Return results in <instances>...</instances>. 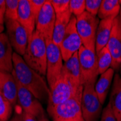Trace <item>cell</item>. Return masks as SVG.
<instances>
[{
	"instance_id": "cell-18",
	"label": "cell",
	"mask_w": 121,
	"mask_h": 121,
	"mask_svg": "<svg viewBox=\"0 0 121 121\" xmlns=\"http://www.w3.org/2000/svg\"><path fill=\"white\" fill-rule=\"evenodd\" d=\"M115 17H108L101 20L99 23L96 34V53L99 52L107 45L111 35L113 22Z\"/></svg>"
},
{
	"instance_id": "cell-22",
	"label": "cell",
	"mask_w": 121,
	"mask_h": 121,
	"mask_svg": "<svg viewBox=\"0 0 121 121\" xmlns=\"http://www.w3.org/2000/svg\"><path fill=\"white\" fill-rule=\"evenodd\" d=\"M121 7V1L118 0H103L98 13L99 19L116 17L119 15Z\"/></svg>"
},
{
	"instance_id": "cell-1",
	"label": "cell",
	"mask_w": 121,
	"mask_h": 121,
	"mask_svg": "<svg viewBox=\"0 0 121 121\" xmlns=\"http://www.w3.org/2000/svg\"><path fill=\"white\" fill-rule=\"evenodd\" d=\"M13 75L17 81L31 92L41 103H47L50 89L44 77L30 68L22 56L13 53Z\"/></svg>"
},
{
	"instance_id": "cell-5",
	"label": "cell",
	"mask_w": 121,
	"mask_h": 121,
	"mask_svg": "<svg viewBox=\"0 0 121 121\" xmlns=\"http://www.w3.org/2000/svg\"><path fill=\"white\" fill-rule=\"evenodd\" d=\"M94 86L88 84L83 86L81 105L85 121H99L102 114L103 104L99 99Z\"/></svg>"
},
{
	"instance_id": "cell-34",
	"label": "cell",
	"mask_w": 121,
	"mask_h": 121,
	"mask_svg": "<svg viewBox=\"0 0 121 121\" xmlns=\"http://www.w3.org/2000/svg\"><path fill=\"white\" fill-rule=\"evenodd\" d=\"M4 30V26H2V25H0V34H2V33H3Z\"/></svg>"
},
{
	"instance_id": "cell-15",
	"label": "cell",
	"mask_w": 121,
	"mask_h": 121,
	"mask_svg": "<svg viewBox=\"0 0 121 121\" xmlns=\"http://www.w3.org/2000/svg\"><path fill=\"white\" fill-rule=\"evenodd\" d=\"M13 53L6 33L0 34V73L13 72Z\"/></svg>"
},
{
	"instance_id": "cell-20",
	"label": "cell",
	"mask_w": 121,
	"mask_h": 121,
	"mask_svg": "<svg viewBox=\"0 0 121 121\" xmlns=\"http://www.w3.org/2000/svg\"><path fill=\"white\" fill-rule=\"evenodd\" d=\"M109 104L117 121H121V78L118 73L114 76Z\"/></svg>"
},
{
	"instance_id": "cell-27",
	"label": "cell",
	"mask_w": 121,
	"mask_h": 121,
	"mask_svg": "<svg viewBox=\"0 0 121 121\" xmlns=\"http://www.w3.org/2000/svg\"><path fill=\"white\" fill-rule=\"evenodd\" d=\"M56 15L66 13L70 9V0H51Z\"/></svg>"
},
{
	"instance_id": "cell-32",
	"label": "cell",
	"mask_w": 121,
	"mask_h": 121,
	"mask_svg": "<svg viewBox=\"0 0 121 121\" xmlns=\"http://www.w3.org/2000/svg\"><path fill=\"white\" fill-rule=\"evenodd\" d=\"M9 121H24L23 112H15V115L13 116V117L11 118V120Z\"/></svg>"
},
{
	"instance_id": "cell-8",
	"label": "cell",
	"mask_w": 121,
	"mask_h": 121,
	"mask_svg": "<svg viewBox=\"0 0 121 121\" xmlns=\"http://www.w3.org/2000/svg\"><path fill=\"white\" fill-rule=\"evenodd\" d=\"M47 43V75L46 78L50 88L54 84L61 75L63 68V59L59 46L54 43L52 40Z\"/></svg>"
},
{
	"instance_id": "cell-23",
	"label": "cell",
	"mask_w": 121,
	"mask_h": 121,
	"mask_svg": "<svg viewBox=\"0 0 121 121\" xmlns=\"http://www.w3.org/2000/svg\"><path fill=\"white\" fill-rule=\"evenodd\" d=\"M96 54L97 66L99 74L101 75L109 69L112 66V57L107 46Z\"/></svg>"
},
{
	"instance_id": "cell-24",
	"label": "cell",
	"mask_w": 121,
	"mask_h": 121,
	"mask_svg": "<svg viewBox=\"0 0 121 121\" xmlns=\"http://www.w3.org/2000/svg\"><path fill=\"white\" fill-rule=\"evenodd\" d=\"M12 105L0 91V121H7L13 113Z\"/></svg>"
},
{
	"instance_id": "cell-31",
	"label": "cell",
	"mask_w": 121,
	"mask_h": 121,
	"mask_svg": "<svg viewBox=\"0 0 121 121\" xmlns=\"http://www.w3.org/2000/svg\"><path fill=\"white\" fill-rule=\"evenodd\" d=\"M5 20V1L0 0V25L4 26Z\"/></svg>"
},
{
	"instance_id": "cell-3",
	"label": "cell",
	"mask_w": 121,
	"mask_h": 121,
	"mask_svg": "<svg viewBox=\"0 0 121 121\" xmlns=\"http://www.w3.org/2000/svg\"><path fill=\"white\" fill-rule=\"evenodd\" d=\"M49 89L50 94L47 102V110L73 98L81 99L83 94L75 89L68 77L62 70L57 81Z\"/></svg>"
},
{
	"instance_id": "cell-6",
	"label": "cell",
	"mask_w": 121,
	"mask_h": 121,
	"mask_svg": "<svg viewBox=\"0 0 121 121\" xmlns=\"http://www.w3.org/2000/svg\"><path fill=\"white\" fill-rule=\"evenodd\" d=\"M78 55L83 86L95 85L97 77L99 75L98 72L96 52L82 46L78 52Z\"/></svg>"
},
{
	"instance_id": "cell-10",
	"label": "cell",
	"mask_w": 121,
	"mask_h": 121,
	"mask_svg": "<svg viewBox=\"0 0 121 121\" xmlns=\"http://www.w3.org/2000/svg\"><path fill=\"white\" fill-rule=\"evenodd\" d=\"M82 46V41L76 29V17L72 15L60 45L63 61L68 60L74 54L78 52Z\"/></svg>"
},
{
	"instance_id": "cell-35",
	"label": "cell",
	"mask_w": 121,
	"mask_h": 121,
	"mask_svg": "<svg viewBox=\"0 0 121 121\" xmlns=\"http://www.w3.org/2000/svg\"><path fill=\"white\" fill-rule=\"evenodd\" d=\"M39 121H49V120L47 117H43V118L41 119V120H39Z\"/></svg>"
},
{
	"instance_id": "cell-12",
	"label": "cell",
	"mask_w": 121,
	"mask_h": 121,
	"mask_svg": "<svg viewBox=\"0 0 121 121\" xmlns=\"http://www.w3.org/2000/svg\"><path fill=\"white\" fill-rule=\"evenodd\" d=\"M55 21L56 14L51 1H47L36 18V31L39 33L45 41L52 40Z\"/></svg>"
},
{
	"instance_id": "cell-25",
	"label": "cell",
	"mask_w": 121,
	"mask_h": 121,
	"mask_svg": "<svg viewBox=\"0 0 121 121\" xmlns=\"http://www.w3.org/2000/svg\"><path fill=\"white\" fill-rule=\"evenodd\" d=\"M19 0L5 1V20H17Z\"/></svg>"
},
{
	"instance_id": "cell-30",
	"label": "cell",
	"mask_w": 121,
	"mask_h": 121,
	"mask_svg": "<svg viewBox=\"0 0 121 121\" xmlns=\"http://www.w3.org/2000/svg\"><path fill=\"white\" fill-rule=\"evenodd\" d=\"M100 121H117L115 115L112 113V109L109 104H108L103 109Z\"/></svg>"
},
{
	"instance_id": "cell-14",
	"label": "cell",
	"mask_w": 121,
	"mask_h": 121,
	"mask_svg": "<svg viewBox=\"0 0 121 121\" xmlns=\"http://www.w3.org/2000/svg\"><path fill=\"white\" fill-rule=\"evenodd\" d=\"M62 71L67 75L75 89L80 93H83V86L82 84L78 52L74 54L68 60L64 62Z\"/></svg>"
},
{
	"instance_id": "cell-16",
	"label": "cell",
	"mask_w": 121,
	"mask_h": 121,
	"mask_svg": "<svg viewBox=\"0 0 121 121\" xmlns=\"http://www.w3.org/2000/svg\"><path fill=\"white\" fill-rule=\"evenodd\" d=\"M17 21L26 29L30 39L36 30V19L31 12L28 0H19Z\"/></svg>"
},
{
	"instance_id": "cell-33",
	"label": "cell",
	"mask_w": 121,
	"mask_h": 121,
	"mask_svg": "<svg viewBox=\"0 0 121 121\" xmlns=\"http://www.w3.org/2000/svg\"><path fill=\"white\" fill-rule=\"evenodd\" d=\"M23 120L24 121H38L36 118L33 117L23 111Z\"/></svg>"
},
{
	"instance_id": "cell-4",
	"label": "cell",
	"mask_w": 121,
	"mask_h": 121,
	"mask_svg": "<svg viewBox=\"0 0 121 121\" xmlns=\"http://www.w3.org/2000/svg\"><path fill=\"white\" fill-rule=\"evenodd\" d=\"M99 21L98 17L91 15L86 11L76 17V29L83 46L95 52L96 34Z\"/></svg>"
},
{
	"instance_id": "cell-28",
	"label": "cell",
	"mask_w": 121,
	"mask_h": 121,
	"mask_svg": "<svg viewBox=\"0 0 121 121\" xmlns=\"http://www.w3.org/2000/svg\"><path fill=\"white\" fill-rule=\"evenodd\" d=\"M101 4V0H86V11L91 15L97 17Z\"/></svg>"
},
{
	"instance_id": "cell-2",
	"label": "cell",
	"mask_w": 121,
	"mask_h": 121,
	"mask_svg": "<svg viewBox=\"0 0 121 121\" xmlns=\"http://www.w3.org/2000/svg\"><path fill=\"white\" fill-rule=\"evenodd\" d=\"M23 58L30 68L42 76L47 75V43L39 33L35 30L30 38Z\"/></svg>"
},
{
	"instance_id": "cell-19",
	"label": "cell",
	"mask_w": 121,
	"mask_h": 121,
	"mask_svg": "<svg viewBox=\"0 0 121 121\" xmlns=\"http://www.w3.org/2000/svg\"><path fill=\"white\" fill-rule=\"evenodd\" d=\"M115 74V70L110 68L106 72L100 75V77L95 83V91L102 104H104L105 102L109 89L113 82Z\"/></svg>"
},
{
	"instance_id": "cell-37",
	"label": "cell",
	"mask_w": 121,
	"mask_h": 121,
	"mask_svg": "<svg viewBox=\"0 0 121 121\" xmlns=\"http://www.w3.org/2000/svg\"><path fill=\"white\" fill-rule=\"evenodd\" d=\"M119 16L121 17V7H120V13H119Z\"/></svg>"
},
{
	"instance_id": "cell-29",
	"label": "cell",
	"mask_w": 121,
	"mask_h": 121,
	"mask_svg": "<svg viewBox=\"0 0 121 121\" xmlns=\"http://www.w3.org/2000/svg\"><path fill=\"white\" fill-rule=\"evenodd\" d=\"M31 12L36 19L37 18L43 6L46 3V0H28Z\"/></svg>"
},
{
	"instance_id": "cell-7",
	"label": "cell",
	"mask_w": 121,
	"mask_h": 121,
	"mask_svg": "<svg viewBox=\"0 0 121 121\" xmlns=\"http://www.w3.org/2000/svg\"><path fill=\"white\" fill-rule=\"evenodd\" d=\"M81 99L73 98L50 109L47 112L53 121H85L81 105Z\"/></svg>"
},
{
	"instance_id": "cell-17",
	"label": "cell",
	"mask_w": 121,
	"mask_h": 121,
	"mask_svg": "<svg viewBox=\"0 0 121 121\" xmlns=\"http://www.w3.org/2000/svg\"><path fill=\"white\" fill-rule=\"evenodd\" d=\"M0 91L14 107L17 103V86L12 73H0Z\"/></svg>"
},
{
	"instance_id": "cell-11",
	"label": "cell",
	"mask_w": 121,
	"mask_h": 121,
	"mask_svg": "<svg viewBox=\"0 0 121 121\" xmlns=\"http://www.w3.org/2000/svg\"><path fill=\"white\" fill-rule=\"evenodd\" d=\"M16 82L17 86V103L23 111L34 117L38 121L45 117V111L41 102L31 92L20 84L17 80Z\"/></svg>"
},
{
	"instance_id": "cell-9",
	"label": "cell",
	"mask_w": 121,
	"mask_h": 121,
	"mask_svg": "<svg viewBox=\"0 0 121 121\" xmlns=\"http://www.w3.org/2000/svg\"><path fill=\"white\" fill-rule=\"evenodd\" d=\"M4 24L6 34L11 46L15 52L23 57L26 52L29 39L26 29L17 20H4Z\"/></svg>"
},
{
	"instance_id": "cell-36",
	"label": "cell",
	"mask_w": 121,
	"mask_h": 121,
	"mask_svg": "<svg viewBox=\"0 0 121 121\" xmlns=\"http://www.w3.org/2000/svg\"><path fill=\"white\" fill-rule=\"evenodd\" d=\"M119 71H120V78H121V63L120 65V69H119Z\"/></svg>"
},
{
	"instance_id": "cell-26",
	"label": "cell",
	"mask_w": 121,
	"mask_h": 121,
	"mask_svg": "<svg viewBox=\"0 0 121 121\" xmlns=\"http://www.w3.org/2000/svg\"><path fill=\"white\" fill-rule=\"evenodd\" d=\"M70 10L73 15L78 17L86 11L85 0H70Z\"/></svg>"
},
{
	"instance_id": "cell-21",
	"label": "cell",
	"mask_w": 121,
	"mask_h": 121,
	"mask_svg": "<svg viewBox=\"0 0 121 121\" xmlns=\"http://www.w3.org/2000/svg\"><path fill=\"white\" fill-rule=\"evenodd\" d=\"M72 15H73L70 9L65 13L56 15V21L52 35V41L59 47L62 41L65 30L70 23Z\"/></svg>"
},
{
	"instance_id": "cell-13",
	"label": "cell",
	"mask_w": 121,
	"mask_h": 121,
	"mask_svg": "<svg viewBox=\"0 0 121 121\" xmlns=\"http://www.w3.org/2000/svg\"><path fill=\"white\" fill-rule=\"evenodd\" d=\"M107 47L112 57L111 68L117 73L121 63V17L119 15L114 20L111 35Z\"/></svg>"
}]
</instances>
